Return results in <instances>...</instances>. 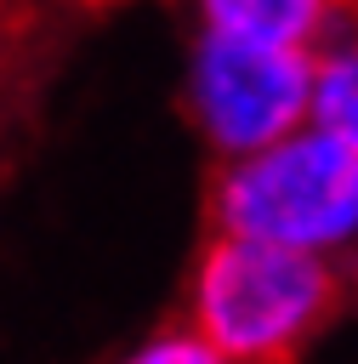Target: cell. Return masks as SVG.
<instances>
[{"label":"cell","mask_w":358,"mask_h":364,"mask_svg":"<svg viewBox=\"0 0 358 364\" xmlns=\"http://www.w3.org/2000/svg\"><path fill=\"white\" fill-rule=\"evenodd\" d=\"M114 364H222L188 324H170V330H159V336H148L142 347H131L125 358H114Z\"/></svg>","instance_id":"8992f818"},{"label":"cell","mask_w":358,"mask_h":364,"mask_svg":"<svg viewBox=\"0 0 358 364\" xmlns=\"http://www.w3.org/2000/svg\"><path fill=\"white\" fill-rule=\"evenodd\" d=\"M307 131L341 142L358 154V34H335L330 46L313 51V80H307Z\"/></svg>","instance_id":"5b68a950"},{"label":"cell","mask_w":358,"mask_h":364,"mask_svg":"<svg viewBox=\"0 0 358 364\" xmlns=\"http://www.w3.org/2000/svg\"><path fill=\"white\" fill-rule=\"evenodd\" d=\"M341 301L347 267L210 233L188 279L182 324L222 364H295Z\"/></svg>","instance_id":"6da1fadb"},{"label":"cell","mask_w":358,"mask_h":364,"mask_svg":"<svg viewBox=\"0 0 358 364\" xmlns=\"http://www.w3.org/2000/svg\"><path fill=\"white\" fill-rule=\"evenodd\" d=\"M205 205L210 233L256 239L335 267L358 262V154L307 125L273 148L222 159Z\"/></svg>","instance_id":"7a4b0ae2"},{"label":"cell","mask_w":358,"mask_h":364,"mask_svg":"<svg viewBox=\"0 0 358 364\" xmlns=\"http://www.w3.org/2000/svg\"><path fill=\"white\" fill-rule=\"evenodd\" d=\"M307 80H313V51H284L199 28L188 51L182 97L205 148L216 159H244L307 125Z\"/></svg>","instance_id":"3957f363"},{"label":"cell","mask_w":358,"mask_h":364,"mask_svg":"<svg viewBox=\"0 0 358 364\" xmlns=\"http://www.w3.org/2000/svg\"><path fill=\"white\" fill-rule=\"evenodd\" d=\"M358 0H193L205 34L284 46V51H318L335 34H347V11Z\"/></svg>","instance_id":"277c9868"}]
</instances>
